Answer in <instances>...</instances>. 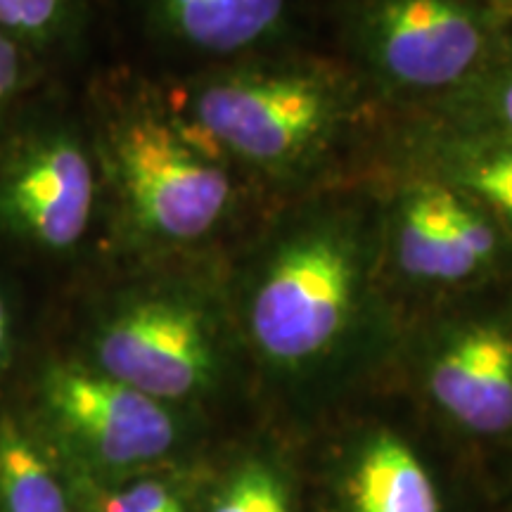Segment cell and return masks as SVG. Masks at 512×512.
<instances>
[{
  "instance_id": "obj_1",
  "label": "cell",
  "mask_w": 512,
  "mask_h": 512,
  "mask_svg": "<svg viewBox=\"0 0 512 512\" xmlns=\"http://www.w3.org/2000/svg\"><path fill=\"white\" fill-rule=\"evenodd\" d=\"M235 264L230 287L256 356L280 373H311L347 347L384 283L380 195H304Z\"/></svg>"
},
{
  "instance_id": "obj_2",
  "label": "cell",
  "mask_w": 512,
  "mask_h": 512,
  "mask_svg": "<svg viewBox=\"0 0 512 512\" xmlns=\"http://www.w3.org/2000/svg\"><path fill=\"white\" fill-rule=\"evenodd\" d=\"M83 117L100 164L105 230L124 259L209 256L233 230L249 178L162 88L107 86Z\"/></svg>"
},
{
  "instance_id": "obj_3",
  "label": "cell",
  "mask_w": 512,
  "mask_h": 512,
  "mask_svg": "<svg viewBox=\"0 0 512 512\" xmlns=\"http://www.w3.org/2000/svg\"><path fill=\"white\" fill-rule=\"evenodd\" d=\"M347 62L290 48L185 76L166 98L249 181L304 188L328 169L366 107Z\"/></svg>"
},
{
  "instance_id": "obj_4",
  "label": "cell",
  "mask_w": 512,
  "mask_h": 512,
  "mask_svg": "<svg viewBox=\"0 0 512 512\" xmlns=\"http://www.w3.org/2000/svg\"><path fill=\"white\" fill-rule=\"evenodd\" d=\"M192 259L131 261L138 271L95 311L83 361L166 406L211 392L223 368L219 285Z\"/></svg>"
},
{
  "instance_id": "obj_5",
  "label": "cell",
  "mask_w": 512,
  "mask_h": 512,
  "mask_svg": "<svg viewBox=\"0 0 512 512\" xmlns=\"http://www.w3.org/2000/svg\"><path fill=\"white\" fill-rule=\"evenodd\" d=\"M320 10L363 86L418 110L463 91L512 34L498 0H323Z\"/></svg>"
},
{
  "instance_id": "obj_6",
  "label": "cell",
  "mask_w": 512,
  "mask_h": 512,
  "mask_svg": "<svg viewBox=\"0 0 512 512\" xmlns=\"http://www.w3.org/2000/svg\"><path fill=\"white\" fill-rule=\"evenodd\" d=\"M105 228V192L86 117L29 105L0 136V240L72 261Z\"/></svg>"
},
{
  "instance_id": "obj_7",
  "label": "cell",
  "mask_w": 512,
  "mask_h": 512,
  "mask_svg": "<svg viewBox=\"0 0 512 512\" xmlns=\"http://www.w3.org/2000/svg\"><path fill=\"white\" fill-rule=\"evenodd\" d=\"M380 204L384 278L446 294L512 278V238L451 185L411 169Z\"/></svg>"
},
{
  "instance_id": "obj_8",
  "label": "cell",
  "mask_w": 512,
  "mask_h": 512,
  "mask_svg": "<svg viewBox=\"0 0 512 512\" xmlns=\"http://www.w3.org/2000/svg\"><path fill=\"white\" fill-rule=\"evenodd\" d=\"M41 425L86 463L128 470L162 460L176 446L181 425L174 406L152 399L83 358H62L38 373Z\"/></svg>"
},
{
  "instance_id": "obj_9",
  "label": "cell",
  "mask_w": 512,
  "mask_h": 512,
  "mask_svg": "<svg viewBox=\"0 0 512 512\" xmlns=\"http://www.w3.org/2000/svg\"><path fill=\"white\" fill-rule=\"evenodd\" d=\"M479 306L453 316L422 361L434 406L477 437L512 434V278L479 287Z\"/></svg>"
},
{
  "instance_id": "obj_10",
  "label": "cell",
  "mask_w": 512,
  "mask_h": 512,
  "mask_svg": "<svg viewBox=\"0 0 512 512\" xmlns=\"http://www.w3.org/2000/svg\"><path fill=\"white\" fill-rule=\"evenodd\" d=\"M147 43L200 67L290 48L323 0H119Z\"/></svg>"
},
{
  "instance_id": "obj_11",
  "label": "cell",
  "mask_w": 512,
  "mask_h": 512,
  "mask_svg": "<svg viewBox=\"0 0 512 512\" xmlns=\"http://www.w3.org/2000/svg\"><path fill=\"white\" fill-rule=\"evenodd\" d=\"M411 169L451 185L512 238V136L413 133Z\"/></svg>"
},
{
  "instance_id": "obj_12",
  "label": "cell",
  "mask_w": 512,
  "mask_h": 512,
  "mask_svg": "<svg viewBox=\"0 0 512 512\" xmlns=\"http://www.w3.org/2000/svg\"><path fill=\"white\" fill-rule=\"evenodd\" d=\"M351 512H441L430 472L399 434L377 430L358 448L349 477Z\"/></svg>"
},
{
  "instance_id": "obj_13",
  "label": "cell",
  "mask_w": 512,
  "mask_h": 512,
  "mask_svg": "<svg viewBox=\"0 0 512 512\" xmlns=\"http://www.w3.org/2000/svg\"><path fill=\"white\" fill-rule=\"evenodd\" d=\"M415 131L446 136H512V34L496 60L451 98L420 107Z\"/></svg>"
},
{
  "instance_id": "obj_14",
  "label": "cell",
  "mask_w": 512,
  "mask_h": 512,
  "mask_svg": "<svg viewBox=\"0 0 512 512\" xmlns=\"http://www.w3.org/2000/svg\"><path fill=\"white\" fill-rule=\"evenodd\" d=\"M100 8L102 0H0V31L55 67L83 48Z\"/></svg>"
},
{
  "instance_id": "obj_15",
  "label": "cell",
  "mask_w": 512,
  "mask_h": 512,
  "mask_svg": "<svg viewBox=\"0 0 512 512\" xmlns=\"http://www.w3.org/2000/svg\"><path fill=\"white\" fill-rule=\"evenodd\" d=\"M0 512H72L48 451L10 413H0Z\"/></svg>"
},
{
  "instance_id": "obj_16",
  "label": "cell",
  "mask_w": 512,
  "mask_h": 512,
  "mask_svg": "<svg viewBox=\"0 0 512 512\" xmlns=\"http://www.w3.org/2000/svg\"><path fill=\"white\" fill-rule=\"evenodd\" d=\"M211 512H292L287 489L271 465L249 460L230 477Z\"/></svg>"
},
{
  "instance_id": "obj_17",
  "label": "cell",
  "mask_w": 512,
  "mask_h": 512,
  "mask_svg": "<svg viewBox=\"0 0 512 512\" xmlns=\"http://www.w3.org/2000/svg\"><path fill=\"white\" fill-rule=\"evenodd\" d=\"M43 72L34 55L0 31V136L31 105Z\"/></svg>"
},
{
  "instance_id": "obj_18",
  "label": "cell",
  "mask_w": 512,
  "mask_h": 512,
  "mask_svg": "<svg viewBox=\"0 0 512 512\" xmlns=\"http://www.w3.org/2000/svg\"><path fill=\"white\" fill-rule=\"evenodd\" d=\"M102 512H188L176 491L162 482H136L107 498Z\"/></svg>"
},
{
  "instance_id": "obj_19",
  "label": "cell",
  "mask_w": 512,
  "mask_h": 512,
  "mask_svg": "<svg viewBox=\"0 0 512 512\" xmlns=\"http://www.w3.org/2000/svg\"><path fill=\"white\" fill-rule=\"evenodd\" d=\"M12 344H15V311L8 290L0 283V373L8 368Z\"/></svg>"
},
{
  "instance_id": "obj_20",
  "label": "cell",
  "mask_w": 512,
  "mask_h": 512,
  "mask_svg": "<svg viewBox=\"0 0 512 512\" xmlns=\"http://www.w3.org/2000/svg\"><path fill=\"white\" fill-rule=\"evenodd\" d=\"M498 3H501V8L505 10V15L512 19V0H498Z\"/></svg>"
}]
</instances>
